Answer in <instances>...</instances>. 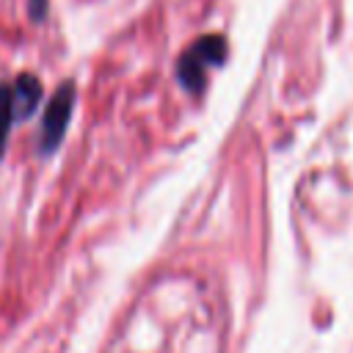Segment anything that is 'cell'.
Wrapping results in <instances>:
<instances>
[{"label": "cell", "instance_id": "5", "mask_svg": "<svg viewBox=\"0 0 353 353\" xmlns=\"http://www.w3.org/2000/svg\"><path fill=\"white\" fill-rule=\"evenodd\" d=\"M28 14L33 22H41L47 17V0H28Z\"/></svg>", "mask_w": 353, "mask_h": 353}, {"label": "cell", "instance_id": "3", "mask_svg": "<svg viewBox=\"0 0 353 353\" xmlns=\"http://www.w3.org/2000/svg\"><path fill=\"white\" fill-rule=\"evenodd\" d=\"M11 97H14V119L33 116V110L41 102V83H39V77H33L28 72L19 74L17 83L11 85Z\"/></svg>", "mask_w": 353, "mask_h": 353}, {"label": "cell", "instance_id": "2", "mask_svg": "<svg viewBox=\"0 0 353 353\" xmlns=\"http://www.w3.org/2000/svg\"><path fill=\"white\" fill-rule=\"evenodd\" d=\"M74 99H77V85L72 80L61 83L55 88V94L50 97L47 108H44V121H41V152H52L58 149L66 127H69V119H72V110H74Z\"/></svg>", "mask_w": 353, "mask_h": 353}, {"label": "cell", "instance_id": "4", "mask_svg": "<svg viewBox=\"0 0 353 353\" xmlns=\"http://www.w3.org/2000/svg\"><path fill=\"white\" fill-rule=\"evenodd\" d=\"M14 124V97H11V85L0 83V157L6 152V141Z\"/></svg>", "mask_w": 353, "mask_h": 353}, {"label": "cell", "instance_id": "1", "mask_svg": "<svg viewBox=\"0 0 353 353\" xmlns=\"http://www.w3.org/2000/svg\"><path fill=\"white\" fill-rule=\"evenodd\" d=\"M226 39L221 33H210V36H201L196 39L182 55H179V63H176V80L185 91L190 94H199L207 83V74L210 69L221 66L226 61Z\"/></svg>", "mask_w": 353, "mask_h": 353}]
</instances>
